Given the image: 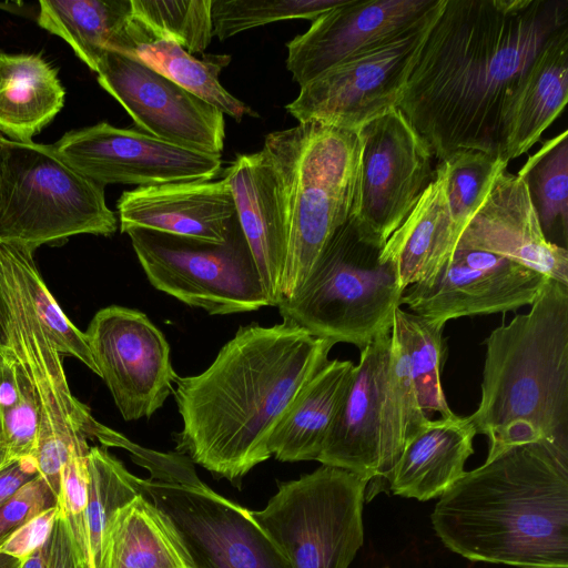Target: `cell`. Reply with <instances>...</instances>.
<instances>
[{
	"mask_svg": "<svg viewBox=\"0 0 568 568\" xmlns=\"http://www.w3.org/2000/svg\"><path fill=\"white\" fill-rule=\"evenodd\" d=\"M390 334L382 419L383 454L388 477L406 442L428 419L417 398L405 347L394 331Z\"/></svg>",
	"mask_w": 568,
	"mask_h": 568,
	"instance_id": "35",
	"label": "cell"
},
{
	"mask_svg": "<svg viewBox=\"0 0 568 568\" xmlns=\"http://www.w3.org/2000/svg\"><path fill=\"white\" fill-rule=\"evenodd\" d=\"M39 7L38 24L63 39L94 72L131 16V0H42Z\"/></svg>",
	"mask_w": 568,
	"mask_h": 568,
	"instance_id": "29",
	"label": "cell"
},
{
	"mask_svg": "<svg viewBox=\"0 0 568 568\" xmlns=\"http://www.w3.org/2000/svg\"><path fill=\"white\" fill-rule=\"evenodd\" d=\"M212 0H131V16L112 51L170 39L189 53H203L213 37Z\"/></svg>",
	"mask_w": 568,
	"mask_h": 568,
	"instance_id": "31",
	"label": "cell"
},
{
	"mask_svg": "<svg viewBox=\"0 0 568 568\" xmlns=\"http://www.w3.org/2000/svg\"><path fill=\"white\" fill-rule=\"evenodd\" d=\"M383 247L363 237L348 219L301 285L278 301L282 321L359 351L390 331L404 291L395 263L381 257Z\"/></svg>",
	"mask_w": 568,
	"mask_h": 568,
	"instance_id": "6",
	"label": "cell"
},
{
	"mask_svg": "<svg viewBox=\"0 0 568 568\" xmlns=\"http://www.w3.org/2000/svg\"><path fill=\"white\" fill-rule=\"evenodd\" d=\"M58 505L47 481L36 476L0 505V546L23 524Z\"/></svg>",
	"mask_w": 568,
	"mask_h": 568,
	"instance_id": "40",
	"label": "cell"
},
{
	"mask_svg": "<svg viewBox=\"0 0 568 568\" xmlns=\"http://www.w3.org/2000/svg\"><path fill=\"white\" fill-rule=\"evenodd\" d=\"M527 185L540 226L548 241L568 235L567 130L545 141L517 173ZM551 242V241H550Z\"/></svg>",
	"mask_w": 568,
	"mask_h": 568,
	"instance_id": "34",
	"label": "cell"
},
{
	"mask_svg": "<svg viewBox=\"0 0 568 568\" xmlns=\"http://www.w3.org/2000/svg\"><path fill=\"white\" fill-rule=\"evenodd\" d=\"M430 519L440 541L468 560L568 568V442L516 446L466 471Z\"/></svg>",
	"mask_w": 568,
	"mask_h": 568,
	"instance_id": "3",
	"label": "cell"
},
{
	"mask_svg": "<svg viewBox=\"0 0 568 568\" xmlns=\"http://www.w3.org/2000/svg\"><path fill=\"white\" fill-rule=\"evenodd\" d=\"M116 207L122 233L146 229L223 243L237 221L224 178L138 186L124 191Z\"/></svg>",
	"mask_w": 568,
	"mask_h": 568,
	"instance_id": "21",
	"label": "cell"
},
{
	"mask_svg": "<svg viewBox=\"0 0 568 568\" xmlns=\"http://www.w3.org/2000/svg\"><path fill=\"white\" fill-rule=\"evenodd\" d=\"M24 561L0 552V568H21Z\"/></svg>",
	"mask_w": 568,
	"mask_h": 568,
	"instance_id": "46",
	"label": "cell"
},
{
	"mask_svg": "<svg viewBox=\"0 0 568 568\" xmlns=\"http://www.w3.org/2000/svg\"><path fill=\"white\" fill-rule=\"evenodd\" d=\"M20 390L13 358L0 357V409L4 412L19 399Z\"/></svg>",
	"mask_w": 568,
	"mask_h": 568,
	"instance_id": "44",
	"label": "cell"
},
{
	"mask_svg": "<svg viewBox=\"0 0 568 568\" xmlns=\"http://www.w3.org/2000/svg\"><path fill=\"white\" fill-rule=\"evenodd\" d=\"M547 278L491 253L455 250L436 275L405 288L400 306L443 323L505 313L530 305Z\"/></svg>",
	"mask_w": 568,
	"mask_h": 568,
	"instance_id": "17",
	"label": "cell"
},
{
	"mask_svg": "<svg viewBox=\"0 0 568 568\" xmlns=\"http://www.w3.org/2000/svg\"><path fill=\"white\" fill-rule=\"evenodd\" d=\"M446 173V193L459 236L489 193L508 162L480 151H457L442 161Z\"/></svg>",
	"mask_w": 568,
	"mask_h": 568,
	"instance_id": "37",
	"label": "cell"
},
{
	"mask_svg": "<svg viewBox=\"0 0 568 568\" xmlns=\"http://www.w3.org/2000/svg\"><path fill=\"white\" fill-rule=\"evenodd\" d=\"M0 445H4L3 444L2 412H1V409H0Z\"/></svg>",
	"mask_w": 568,
	"mask_h": 568,
	"instance_id": "48",
	"label": "cell"
},
{
	"mask_svg": "<svg viewBox=\"0 0 568 568\" xmlns=\"http://www.w3.org/2000/svg\"><path fill=\"white\" fill-rule=\"evenodd\" d=\"M120 53L143 63L237 122L244 116H257L220 82V73L229 64L230 55L210 54L200 60L170 39L138 43Z\"/></svg>",
	"mask_w": 568,
	"mask_h": 568,
	"instance_id": "30",
	"label": "cell"
},
{
	"mask_svg": "<svg viewBox=\"0 0 568 568\" xmlns=\"http://www.w3.org/2000/svg\"><path fill=\"white\" fill-rule=\"evenodd\" d=\"M53 148L73 169L103 186L206 181L213 180L222 168L221 155L190 150L108 122L69 131Z\"/></svg>",
	"mask_w": 568,
	"mask_h": 568,
	"instance_id": "15",
	"label": "cell"
},
{
	"mask_svg": "<svg viewBox=\"0 0 568 568\" xmlns=\"http://www.w3.org/2000/svg\"><path fill=\"white\" fill-rule=\"evenodd\" d=\"M476 435L468 416L427 419L406 442L388 477L390 490L420 501L442 496L466 473Z\"/></svg>",
	"mask_w": 568,
	"mask_h": 568,
	"instance_id": "23",
	"label": "cell"
},
{
	"mask_svg": "<svg viewBox=\"0 0 568 568\" xmlns=\"http://www.w3.org/2000/svg\"><path fill=\"white\" fill-rule=\"evenodd\" d=\"M566 29L568 0H446L397 108L438 162L463 150L499 156L511 98Z\"/></svg>",
	"mask_w": 568,
	"mask_h": 568,
	"instance_id": "1",
	"label": "cell"
},
{
	"mask_svg": "<svg viewBox=\"0 0 568 568\" xmlns=\"http://www.w3.org/2000/svg\"><path fill=\"white\" fill-rule=\"evenodd\" d=\"M38 475L33 457L14 460L0 469V505Z\"/></svg>",
	"mask_w": 568,
	"mask_h": 568,
	"instance_id": "43",
	"label": "cell"
},
{
	"mask_svg": "<svg viewBox=\"0 0 568 568\" xmlns=\"http://www.w3.org/2000/svg\"><path fill=\"white\" fill-rule=\"evenodd\" d=\"M14 462L10 455L8 454V450L4 445H0V469L6 467L7 465Z\"/></svg>",
	"mask_w": 568,
	"mask_h": 568,
	"instance_id": "47",
	"label": "cell"
},
{
	"mask_svg": "<svg viewBox=\"0 0 568 568\" xmlns=\"http://www.w3.org/2000/svg\"><path fill=\"white\" fill-rule=\"evenodd\" d=\"M140 489L164 518L189 568H291L251 510L202 484L189 463L140 478Z\"/></svg>",
	"mask_w": 568,
	"mask_h": 568,
	"instance_id": "11",
	"label": "cell"
},
{
	"mask_svg": "<svg viewBox=\"0 0 568 568\" xmlns=\"http://www.w3.org/2000/svg\"><path fill=\"white\" fill-rule=\"evenodd\" d=\"M233 195L236 216L257 265L272 306L280 301L287 237L273 164L262 149L239 154L223 176Z\"/></svg>",
	"mask_w": 568,
	"mask_h": 568,
	"instance_id": "22",
	"label": "cell"
},
{
	"mask_svg": "<svg viewBox=\"0 0 568 568\" xmlns=\"http://www.w3.org/2000/svg\"><path fill=\"white\" fill-rule=\"evenodd\" d=\"M0 290L8 310L12 358L30 383L39 409L33 458L39 475L59 497L61 471L74 446L95 438L120 447L123 436L95 420L89 407L72 395L62 355L28 300L6 242H0Z\"/></svg>",
	"mask_w": 568,
	"mask_h": 568,
	"instance_id": "8",
	"label": "cell"
},
{
	"mask_svg": "<svg viewBox=\"0 0 568 568\" xmlns=\"http://www.w3.org/2000/svg\"><path fill=\"white\" fill-rule=\"evenodd\" d=\"M446 0L422 19L301 87L286 105L298 121L358 130L398 106L423 45Z\"/></svg>",
	"mask_w": 568,
	"mask_h": 568,
	"instance_id": "12",
	"label": "cell"
},
{
	"mask_svg": "<svg viewBox=\"0 0 568 568\" xmlns=\"http://www.w3.org/2000/svg\"><path fill=\"white\" fill-rule=\"evenodd\" d=\"M392 329L361 349L359 362L317 458L322 465L354 473L368 483L387 480L382 439L384 389Z\"/></svg>",
	"mask_w": 568,
	"mask_h": 568,
	"instance_id": "20",
	"label": "cell"
},
{
	"mask_svg": "<svg viewBox=\"0 0 568 568\" xmlns=\"http://www.w3.org/2000/svg\"><path fill=\"white\" fill-rule=\"evenodd\" d=\"M103 568H189L160 511L142 494L119 508L106 531Z\"/></svg>",
	"mask_w": 568,
	"mask_h": 568,
	"instance_id": "28",
	"label": "cell"
},
{
	"mask_svg": "<svg viewBox=\"0 0 568 568\" xmlns=\"http://www.w3.org/2000/svg\"><path fill=\"white\" fill-rule=\"evenodd\" d=\"M88 499L84 513L93 568H103L106 531L115 511L141 495L140 478L106 448L90 446L87 455Z\"/></svg>",
	"mask_w": 568,
	"mask_h": 568,
	"instance_id": "32",
	"label": "cell"
},
{
	"mask_svg": "<svg viewBox=\"0 0 568 568\" xmlns=\"http://www.w3.org/2000/svg\"><path fill=\"white\" fill-rule=\"evenodd\" d=\"M9 316L3 294L0 290V357L11 359L12 354L9 344L8 333Z\"/></svg>",
	"mask_w": 568,
	"mask_h": 568,
	"instance_id": "45",
	"label": "cell"
},
{
	"mask_svg": "<svg viewBox=\"0 0 568 568\" xmlns=\"http://www.w3.org/2000/svg\"><path fill=\"white\" fill-rule=\"evenodd\" d=\"M263 150L277 176L287 248L280 300L301 285L334 233L348 221L358 171V130L318 122L274 131Z\"/></svg>",
	"mask_w": 568,
	"mask_h": 568,
	"instance_id": "5",
	"label": "cell"
},
{
	"mask_svg": "<svg viewBox=\"0 0 568 568\" xmlns=\"http://www.w3.org/2000/svg\"><path fill=\"white\" fill-rule=\"evenodd\" d=\"M440 0H345L287 42L286 68L300 87L405 30Z\"/></svg>",
	"mask_w": 568,
	"mask_h": 568,
	"instance_id": "18",
	"label": "cell"
},
{
	"mask_svg": "<svg viewBox=\"0 0 568 568\" xmlns=\"http://www.w3.org/2000/svg\"><path fill=\"white\" fill-rule=\"evenodd\" d=\"M568 101V29L538 54L501 120V160L526 153L558 118Z\"/></svg>",
	"mask_w": 568,
	"mask_h": 568,
	"instance_id": "24",
	"label": "cell"
},
{
	"mask_svg": "<svg viewBox=\"0 0 568 568\" xmlns=\"http://www.w3.org/2000/svg\"><path fill=\"white\" fill-rule=\"evenodd\" d=\"M358 138L349 220L363 237L384 246L434 180V156L397 106L363 124Z\"/></svg>",
	"mask_w": 568,
	"mask_h": 568,
	"instance_id": "13",
	"label": "cell"
},
{
	"mask_svg": "<svg viewBox=\"0 0 568 568\" xmlns=\"http://www.w3.org/2000/svg\"><path fill=\"white\" fill-rule=\"evenodd\" d=\"M335 344L284 321L241 326L205 371L176 377V450L216 477L241 479L271 457V434Z\"/></svg>",
	"mask_w": 568,
	"mask_h": 568,
	"instance_id": "2",
	"label": "cell"
},
{
	"mask_svg": "<svg viewBox=\"0 0 568 568\" xmlns=\"http://www.w3.org/2000/svg\"><path fill=\"white\" fill-rule=\"evenodd\" d=\"M446 323L433 321L398 306L394 311L392 331L402 341L417 398L423 412L453 416L440 382V371L445 362L443 337Z\"/></svg>",
	"mask_w": 568,
	"mask_h": 568,
	"instance_id": "33",
	"label": "cell"
},
{
	"mask_svg": "<svg viewBox=\"0 0 568 568\" xmlns=\"http://www.w3.org/2000/svg\"><path fill=\"white\" fill-rule=\"evenodd\" d=\"M16 371L19 399L2 412L3 444L13 460L33 457L40 428L39 409L30 383L17 365Z\"/></svg>",
	"mask_w": 568,
	"mask_h": 568,
	"instance_id": "39",
	"label": "cell"
},
{
	"mask_svg": "<svg viewBox=\"0 0 568 568\" xmlns=\"http://www.w3.org/2000/svg\"><path fill=\"white\" fill-rule=\"evenodd\" d=\"M458 239L448 205L445 168L438 162L434 180L386 241L381 257L395 263L405 291L436 275L453 255Z\"/></svg>",
	"mask_w": 568,
	"mask_h": 568,
	"instance_id": "25",
	"label": "cell"
},
{
	"mask_svg": "<svg viewBox=\"0 0 568 568\" xmlns=\"http://www.w3.org/2000/svg\"><path fill=\"white\" fill-rule=\"evenodd\" d=\"M98 82L145 133L190 150L221 155L224 113L143 63L108 50Z\"/></svg>",
	"mask_w": 568,
	"mask_h": 568,
	"instance_id": "16",
	"label": "cell"
},
{
	"mask_svg": "<svg viewBox=\"0 0 568 568\" xmlns=\"http://www.w3.org/2000/svg\"><path fill=\"white\" fill-rule=\"evenodd\" d=\"M530 306L484 342L481 398L468 418L489 440L486 460L568 442V285L547 278Z\"/></svg>",
	"mask_w": 568,
	"mask_h": 568,
	"instance_id": "4",
	"label": "cell"
},
{
	"mask_svg": "<svg viewBox=\"0 0 568 568\" xmlns=\"http://www.w3.org/2000/svg\"><path fill=\"white\" fill-rule=\"evenodd\" d=\"M345 0H212L213 36L221 41L283 20H315Z\"/></svg>",
	"mask_w": 568,
	"mask_h": 568,
	"instance_id": "38",
	"label": "cell"
},
{
	"mask_svg": "<svg viewBox=\"0 0 568 568\" xmlns=\"http://www.w3.org/2000/svg\"><path fill=\"white\" fill-rule=\"evenodd\" d=\"M64 97L57 70L41 54L0 52V132L10 140L32 142Z\"/></svg>",
	"mask_w": 568,
	"mask_h": 568,
	"instance_id": "27",
	"label": "cell"
},
{
	"mask_svg": "<svg viewBox=\"0 0 568 568\" xmlns=\"http://www.w3.org/2000/svg\"><path fill=\"white\" fill-rule=\"evenodd\" d=\"M125 233L158 291L210 315L272 306L239 221L223 243L146 229Z\"/></svg>",
	"mask_w": 568,
	"mask_h": 568,
	"instance_id": "10",
	"label": "cell"
},
{
	"mask_svg": "<svg viewBox=\"0 0 568 568\" xmlns=\"http://www.w3.org/2000/svg\"><path fill=\"white\" fill-rule=\"evenodd\" d=\"M118 227L104 186L68 164L53 145L3 136L0 148V242L36 251L79 234Z\"/></svg>",
	"mask_w": 568,
	"mask_h": 568,
	"instance_id": "7",
	"label": "cell"
},
{
	"mask_svg": "<svg viewBox=\"0 0 568 568\" xmlns=\"http://www.w3.org/2000/svg\"><path fill=\"white\" fill-rule=\"evenodd\" d=\"M21 568H89L75 544L69 523L60 510L45 542Z\"/></svg>",
	"mask_w": 568,
	"mask_h": 568,
	"instance_id": "41",
	"label": "cell"
},
{
	"mask_svg": "<svg viewBox=\"0 0 568 568\" xmlns=\"http://www.w3.org/2000/svg\"><path fill=\"white\" fill-rule=\"evenodd\" d=\"M455 250L491 253L568 285V251L546 239L524 180L504 170Z\"/></svg>",
	"mask_w": 568,
	"mask_h": 568,
	"instance_id": "19",
	"label": "cell"
},
{
	"mask_svg": "<svg viewBox=\"0 0 568 568\" xmlns=\"http://www.w3.org/2000/svg\"><path fill=\"white\" fill-rule=\"evenodd\" d=\"M354 364L328 361L301 389L268 439L281 462L317 460L348 386Z\"/></svg>",
	"mask_w": 568,
	"mask_h": 568,
	"instance_id": "26",
	"label": "cell"
},
{
	"mask_svg": "<svg viewBox=\"0 0 568 568\" xmlns=\"http://www.w3.org/2000/svg\"><path fill=\"white\" fill-rule=\"evenodd\" d=\"M363 477L322 465L284 483L253 518L291 568H348L364 542Z\"/></svg>",
	"mask_w": 568,
	"mask_h": 568,
	"instance_id": "9",
	"label": "cell"
},
{
	"mask_svg": "<svg viewBox=\"0 0 568 568\" xmlns=\"http://www.w3.org/2000/svg\"><path fill=\"white\" fill-rule=\"evenodd\" d=\"M59 510L57 505L28 520L0 546V552L26 561L50 536Z\"/></svg>",
	"mask_w": 568,
	"mask_h": 568,
	"instance_id": "42",
	"label": "cell"
},
{
	"mask_svg": "<svg viewBox=\"0 0 568 568\" xmlns=\"http://www.w3.org/2000/svg\"><path fill=\"white\" fill-rule=\"evenodd\" d=\"M10 258L28 300L61 355L75 357L99 375L84 332L65 316L41 277L34 262V250L6 242Z\"/></svg>",
	"mask_w": 568,
	"mask_h": 568,
	"instance_id": "36",
	"label": "cell"
},
{
	"mask_svg": "<svg viewBox=\"0 0 568 568\" xmlns=\"http://www.w3.org/2000/svg\"><path fill=\"white\" fill-rule=\"evenodd\" d=\"M3 139V135L0 133V148H1V141Z\"/></svg>",
	"mask_w": 568,
	"mask_h": 568,
	"instance_id": "49",
	"label": "cell"
},
{
	"mask_svg": "<svg viewBox=\"0 0 568 568\" xmlns=\"http://www.w3.org/2000/svg\"><path fill=\"white\" fill-rule=\"evenodd\" d=\"M84 335L124 420L149 418L163 406L179 375L165 336L144 313L119 305L101 308Z\"/></svg>",
	"mask_w": 568,
	"mask_h": 568,
	"instance_id": "14",
	"label": "cell"
}]
</instances>
